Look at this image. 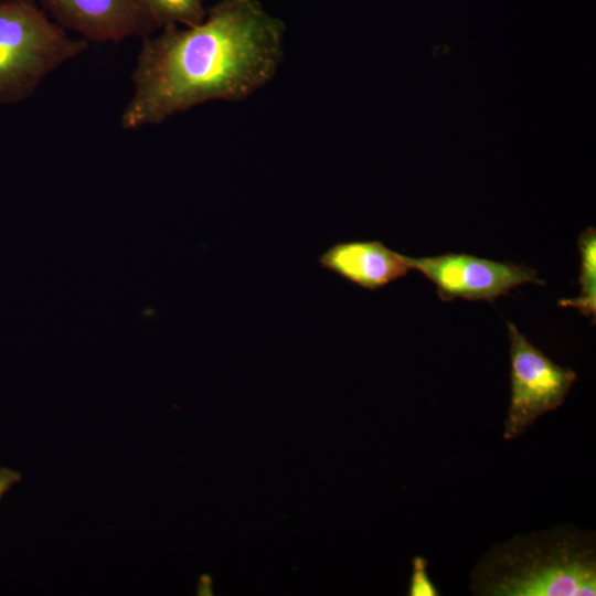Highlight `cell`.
<instances>
[{
    "instance_id": "obj_7",
    "label": "cell",
    "mask_w": 596,
    "mask_h": 596,
    "mask_svg": "<svg viewBox=\"0 0 596 596\" xmlns=\"http://www.w3.org/2000/svg\"><path fill=\"white\" fill-rule=\"evenodd\" d=\"M319 265L368 290H376L407 275L404 255L380 241H350L331 245Z\"/></svg>"
},
{
    "instance_id": "obj_8",
    "label": "cell",
    "mask_w": 596,
    "mask_h": 596,
    "mask_svg": "<svg viewBox=\"0 0 596 596\" xmlns=\"http://www.w3.org/2000/svg\"><path fill=\"white\" fill-rule=\"evenodd\" d=\"M577 246L581 255V274L578 283L581 294L574 299H562L561 307H574L584 316L595 318L596 315V231L587 227L578 237Z\"/></svg>"
},
{
    "instance_id": "obj_6",
    "label": "cell",
    "mask_w": 596,
    "mask_h": 596,
    "mask_svg": "<svg viewBox=\"0 0 596 596\" xmlns=\"http://www.w3.org/2000/svg\"><path fill=\"white\" fill-rule=\"evenodd\" d=\"M60 26L96 43L145 39L161 28L136 0H35Z\"/></svg>"
},
{
    "instance_id": "obj_2",
    "label": "cell",
    "mask_w": 596,
    "mask_h": 596,
    "mask_svg": "<svg viewBox=\"0 0 596 596\" xmlns=\"http://www.w3.org/2000/svg\"><path fill=\"white\" fill-rule=\"evenodd\" d=\"M475 596H595L596 535L562 523L494 544L473 566Z\"/></svg>"
},
{
    "instance_id": "obj_9",
    "label": "cell",
    "mask_w": 596,
    "mask_h": 596,
    "mask_svg": "<svg viewBox=\"0 0 596 596\" xmlns=\"http://www.w3.org/2000/svg\"><path fill=\"white\" fill-rule=\"evenodd\" d=\"M136 1L161 29L170 25H194L201 22L206 13L203 0Z\"/></svg>"
},
{
    "instance_id": "obj_12",
    "label": "cell",
    "mask_w": 596,
    "mask_h": 596,
    "mask_svg": "<svg viewBox=\"0 0 596 596\" xmlns=\"http://www.w3.org/2000/svg\"><path fill=\"white\" fill-rule=\"evenodd\" d=\"M0 1H4V0H0Z\"/></svg>"
},
{
    "instance_id": "obj_3",
    "label": "cell",
    "mask_w": 596,
    "mask_h": 596,
    "mask_svg": "<svg viewBox=\"0 0 596 596\" xmlns=\"http://www.w3.org/2000/svg\"><path fill=\"white\" fill-rule=\"evenodd\" d=\"M88 47L50 21L35 0L0 1V104L29 97L42 81Z\"/></svg>"
},
{
    "instance_id": "obj_1",
    "label": "cell",
    "mask_w": 596,
    "mask_h": 596,
    "mask_svg": "<svg viewBox=\"0 0 596 596\" xmlns=\"http://www.w3.org/2000/svg\"><path fill=\"white\" fill-rule=\"evenodd\" d=\"M284 22L258 0H219L190 26L142 39L123 129L157 125L198 105L243 100L277 73Z\"/></svg>"
},
{
    "instance_id": "obj_11",
    "label": "cell",
    "mask_w": 596,
    "mask_h": 596,
    "mask_svg": "<svg viewBox=\"0 0 596 596\" xmlns=\"http://www.w3.org/2000/svg\"><path fill=\"white\" fill-rule=\"evenodd\" d=\"M22 479L19 471L1 467L0 468V500L11 489V487L18 483Z\"/></svg>"
},
{
    "instance_id": "obj_4",
    "label": "cell",
    "mask_w": 596,
    "mask_h": 596,
    "mask_svg": "<svg viewBox=\"0 0 596 596\" xmlns=\"http://www.w3.org/2000/svg\"><path fill=\"white\" fill-rule=\"evenodd\" d=\"M508 333L511 394L503 438L511 440L564 403L576 381V373L553 362L511 322H508Z\"/></svg>"
},
{
    "instance_id": "obj_10",
    "label": "cell",
    "mask_w": 596,
    "mask_h": 596,
    "mask_svg": "<svg viewBox=\"0 0 596 596\" xmlns=\"http://www.w3.org/2000/svg\"><path fill=\"white\" fill-rule=\"evenodd\" d=\"M428 562L424 556L412 558V573L408 585V596H438L439 592L428 576Z\"/></svg>"
},
{
    "instance_id": "obj_5",
    "label": "cell",
    "mask_w": 596,
    "mask_h": 596,
    "mask_svg": "<svg viewBox=\"0 0 596 596\" xmlns=\"http://www.w3.org/2000/svg\"><path fill=\"white\" fill-rule=\"evenodd\" d=\"M409 269L421 272L435 286L443 301L456 298L493 302L523 284H541L536 270L468 254L446 253L429 257L404 255Z\"/></svg>"
}]
</instances>
